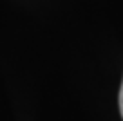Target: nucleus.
<instances>
[{
    "instance_id": "nucleus-1",
    "label": "nucleus",
    "mask_w": 123,
    "mask_h": 121,
    "mask_svg": "<svg viewBox=\"0 0 123 121\" xmlns=\"http://www.w3.org/2000/svg\"><path fill=\"white\" fill-rule=\"evenodd\" d=\"M119 112L123 117V81H121V89H119Z\"/></svg>"
}]
</instances>
